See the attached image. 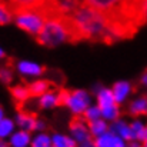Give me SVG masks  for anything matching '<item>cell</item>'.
Instances as JSON below:
<instances>
[{
    "mask_svg": "<svg viewBox=\"0 0 147 147\" xmlns=\"http://www.w3.org/2000/svg\"><path fill=\"white\" fill-rule=\"evenodd\" d=\"M70 17L74 24L79 42L90 40L98 43H113L114 40H119L110 20L84 3H82L80 7L70 14Z\"/></svg>",
    "mask_w": 147,
    "mask_h": 147,
    "instance_id": "1",
    "label": "cell"
},
{
    "mask_svg": "<svg viewBox=\"0 0 147 147\" xmlns=\"http://www.w3.org/2000/svg\"><path fill=\"white\" fill-rule=\"evenodd\" d=\"M86 6L104 14L119 39L129 37L139 27L137 16L129 0H82Z\"/></svg>",
    "mask_w": 147,
    "mask_h": 147,
    "instance_id": "2",
    "label": "cell"
},
{
    "mask_svg": "<svg viewBox=\"0 0 147 147\" xmlns=\"http://www.w3.org/2000/svg\"><path fill=\"white\" fill-rule=\"evenodd\" d=\"M45 47H56L63 43H77L79 37L70 16H47L42 32L36 36Z\"/></svg>",
    "mask_w": 147,
    "mask_h": 147,
    "instance_id": "3",
    "label": "cell"
},
{
    "mask_svg": "<svg viewBox=\"0 0 147 147\" xmlns=\"http://www.w3.org/2000/svg\"><path fill=\"white\" fill-rule=\"evenodd\" d=\"M59 104L69 107L74 116H83L90 107V96L84 90H59Z\"/></svg>",
    "mask_w": 147,
    "mask_h": 147,
    "instance_id": "4",
    "label": "cell"
},
{
    "mask_svg": "<svg viewBox=\"0 0 147 147\" xmlns=\"http://www.w3.org/2000/svg\"><path fill=\"white\" fill-rule=\"evenodd\" d=\"M46 17L47 16L42 10H22L14 13V22L17 27L33 36H37L42 32Z\"/></svg>",
    "mask_w": 147,
    "mask_h": 147,
    "instance_id": "5",
    "label": "cell"
},
{
    "mask_svg": "<svg viewBox=\"0 0 147 147\" xmlns=\"http://www.w3.org/2000/svg\"><path fill=\"white\" fill-rule=\"evenodd\" d=\"M69 129H70V133H71L73 139L77 142V144L92 140V134H90V130H89V123L86 121V119L83 116L73 117L70 124H69Z\"/></svg>",
    "mask_w": 147,
    "mask_h": 147,
    "instance_id": "6",
    "label": "cell"
},
{
    "mask_svg": "<svg viewBox=\"0 0 147 147\" xmlns=\"http://www.w3.org/2000/svg\"><path fill=\"white\" fill-rule=\"evenodd\" d=\"M37 121L39 119L36 117L34 113H32L30 110H24V109H17V117H16V123L22 130L26 131H33L37 130Z\"/></svg>",
    "mask_w": 147,
    "mask_h": 147,
    "instance_id": "7",
    "label": "cell"
},
{
    "mask_svg": "<svg viewBox=\"0 0 147 147\" xmlns=\"http://www.w3.org/2000/svg\"><path fill=\"white\" fill-rule=\"evenodd\" d=\"M94 146L96 147H127L126 140H123L120 136H117L113 131H106L104 134L98 136L94 139Z\"/></svg>",
    "mask_w": 147,
    "mask_h": 147,
    "instance_id": "8",
    "label": "cell"
},
{
    "mask_svg": "<svg viewBox=\"0 0 147 147\" xmlns=\"http://www.w3.org/2000/svg\"><path fill=\"white\" fill-rule=\"evenodd\" d=\"M16 69L20 74L23 76H29V77H37V76H42L45 73V67L37 64V63H33V61H19L16 64Z\"/></svg>",
    "mask_w": 147,
    "mask_h": 147,
    "instance_id": "9",
    "label": "cell"
},
{
    "mask_svg": "<svg viewBox=\"0 0 147 147\" xmlns=\"http://www.w3.org/2000/svg\"><path fill=\"white\" fill-rule=\"evenodd\" d=\"M10 93H11V97L14 98V101L17 104V109L23 107L29 100H32V96H30V92H29L27 84L13 86V87H10Z\"/></svg>",
    "mask_w": 147,
    "mask_h": 147,
    "instance_id": "10",
    "label": "cell"
},
{
    "mask_svg": "<svg viewBox=\"0 0 147 147\" xmlns=\"http://www.w3.org/2000/svg\"><path fill=\"white\" fill-rule=\"evenodd\" d=\"M111 92H113V96L116 98V103L120 104L131 93V84L129 82H117V83H114Z\"/></svg>",
    "mask_w": 147,
    "mask_h": 147,
    "instance_id": "11",
    "label": "cell"
},
{
    "mask_svg": "<svg viewBox=\"0 0 147 147\" xmlns=\"http://www.w3.org/2000/svg\"><path fill=\"white\" fill-rule=\"evenodd\" d=\"M37 106L39 109H53L60 106L59 104V92H46L45 94H42L40 97H37Z\"/></svg>",
    "mask_w": 147,
    "mask_h": 147,
    "instance_id": "12",
    "label": "cell"
},
{
    "mask_svg": "<svg viewBox=\"0 0 147 147\" xmlns=\"http://www.w3.org/2000/svg\"><path fill=\"white\" fill-rule=\"evenodd\" d=\"M110 131L116 133L117 136H120L123 140H133V136H131V129H130V124H127L126 121L123 120H116L111 127H109Z\"/></svg>",
    "mask_w": 147,
    "mask_h": 147,
    "instance_id": "13",
    "label": "cell"
},
{
    "mask_svg": "<svg viewBox=\"0 0 147 147\" xmlns=\"http://www.w3.org/2000/svg\"><path fill=\"white\" fill-rule=\"evenodd\" d=\"M30 143H32V137H30V133L26 130L14 131L9 139V144L11 147H27Z\"/></svg>",
    "mask_w": 147,
    "mask_h": 147,
    "instance_id": "14",
    "label": "cell"
},
{
    "mask_svg": "<svg viewBox=\"0 0 147 147\" xmlns=\"http://www.w3.org/2000/svg\"><path fill=\"white\" fill-rule=\"evenodd\" d=\"M97 104L101 109H106V107H110L113 104H117L116 103V98L113 96V92L110 89H106V87H100L97 90Z\"/></svg>",
    "mask_w": 147,
    "mask_h": 147,
    "instance_id": "15",
    "label": "cell"
},
{
    "mask_svg": "<svg viewBox=\"0 0 147 147\" xmlns=\"http://www.w3.org/2000/svg\"><path fill=\"white\" fill-rule=\"evenodd\" d=\"M50 86H51V82H49V80H34L30 84H27L32 98L40 97L42 94H45L46 92H49Z\"/></svg>",
    "mask_w": 147,
    "mask_h": 147,
    "instance_id": "16",
    "label": "cell"
},
{
    "mask_svg": "<svg viewBox=\"0 0 147 147\" xmlns=\"http://www.w3.org/2000/svg\"><path fill=\"white\" fill-rule=\"evenodd\" d=\"M51 144L53 147H77V142L64 134H54L51 136Z\"/></svg>",
    "mask_w": 147,
    "mask_h": 147,
    "instance_id": "17",
    "label": "cell"
},
{
    "mask_svg": "<svg viewBox=\"0 0 147 147\" xmlns=\"http://www.w3.org/2000/svg\"><path fill=\"white\" fill-rule=\"evenodd\" d=\"M129 111H130L133 116H142V114H147V98L146 97L136 98V100L130 104Z\"/></svg>",
    "mask_w": 147,
    "mask_h": 147,
    "instance_id": "18",
    "label": "cell"
},
{
    "mask_svg": "<svg viewBox=\"0 0 147 147\" xmlns=\"http://www.w3.org/2000/svg\"><path fill=\"white\" fill-rule=\"evenodd\" d=\"M89 130H90V134H92V137H98V136H101V134H104L106 131H109V127H107V124H106V121L103 120V119H98L96 121H92V123H89Z\"/></svg>",
    "mask_w": 147,
    "mask_h": 147,
    "instance_id": "19",
    "label": "cell"
},
{
    "mask_svg": "<svg viewBox=\"0 0 147 147\" xmlns=\"http://www.w3.org/2000/svg\"><path fill=\"white\" fill-rule=\"evenodd\" d=\"M13 17H14V13L10 9V6L4 0H0V24L1 26L9 24L13 20Z\"/></svg>",
    "mask_w": 147,
    "mask_h": 147,
    "instance_id": "20",
    "label": "cell"
},
{
    "mask_svg": "<svg viewBox=\"0 0 147 147\" xmlns=\"http://www.w3.org/2000/svg\"><path fill=\"white\" fill-rule=\"evenodd\" d=\"M14 133V121L10 119L0 120V139L10 137Z\"/></svg>",
    "mask_w": 147,
    "mask_h": 147,
    "instance_id": "21",
    "label": "cell"
},
{
    "mask_svg": "<svg viewBox=\"0 0 147 147\" xmlns=\"http://www.w3.org/2000/svg\"><path fill=\"white\" fill-rule=\"evenodd\" d=\"M120 116V109L117 104H113L110 107H106V109H101V117L106 119V120H110V121H116Z\"/></svg>",
    "mask_w": 147,
    "mask_h": 147,
    "instance_id": "22",
    "label": "cell"
},
{
    "mask_svg": "<svg viewBox=\"0 0 147 147\" xmlns=\"http://www.w3.org/2000/svg\"><path fill=\"white\" fill-rule=\"evenodd\" d=\"M144 124L139 120L133 121L130 124V129H131V136H133V140H139V142H143V133H144Z\"/></svg>",
    "mask_w": 147,
    "mask_h": 147,
    "instance_id": "23",
    "label": "cell"
},
{
    "mask_svg": "<svg viewBox=\"0 0 147 147\" xmlns=\"http://www.w3.org/2000/svg\"><path fill=\"white\" fill-rule=\"evenodd\" d=\"M83 117L86 119L87 123H92V121H96L101 117V110L98 106H90L89 109H86V111L83 113Z\"/></svg>",
    "mask_w": 147,
    "mask_h": 147,
    "instance_id": "24",
    "label": "cell"
},
{
    "mask_svg": "<svg viewBox=\"0 0 147 147\" xmlns=\"http://www.w3.org/2000/svg\"><path fill=\"white\" fill-rule=\"evenodd\" d=\"M51 137L49 134L40 133L32 140V147H51Z\"/></svg>",
    "mask_w": 147,
    "mask_h": 147,
    "instance_id": "25",
    "label": "cell"
},
{
    "mask_svg": "<svg viewBox=\"0 0 147 147\" xmlns=\"http://www.w3.org/2000/svg\"><path fill=\"white\" fill-rule=\"evenodd\" d=\"M137 20L139 24H143L147 22V0H139L137 4Z\"/></svg>",
    "mask_w": 147,
    "mask_h": 147,
    "instance_id": "26",
    "label": "cell"
},
{
    "mask_svg": "<svg viewBox=\"0 0 147 147\" xmlns=\"http://www.w3.org/2000/svg\"><path fill=\"white\" fill-rule=\"evenodd\" d=\"M0 82L4 84H10L13 82V70L10 66L0 67Z\"/></svg>",
    "mask_w": 147,
    "mask_h": 147,
    "instance_id": "27",
    "label": "cell"
},
{
    "mask_svg": "<svg viewBox=\"0 0 147 147\" xmlns=\"http://www.w3.org/2000/svg\"><path fill=\"white\" fill-rule=\"evenodd\" d=\"M129 147H143V144L139 142V140H130L129 143Z\"/></svg>",
    "mask_w": 147,
    "mask_h": 147,
    "instance_id": "28",
    "label": "cell"
},
{
    "mask_svg": "<svg viewBox=\"0 0 147 147\" xmlns=\"http://www.w3.org/2000/svg\"><path fill=\"white\" fill-rule=\"evenodd\" d=\"M131 4H133V7H134V10H136V16H137V4H139V0H129ZM137 23H139V20H137ZM140 26V24H139Z\"/></svg>",
    "mask_w": 147,
    "mask_h": 147,
    "instance_id": "29",
    "label": "cell"
},
{
    "mask_svg": "<svg viewBox=\"0 0 147 147\" xmlns=\"http://www.w3.org/2000/svg\"><path fill=\"white\" fill-rule=\"evenodd\" d=\"M142 83H143L144 86H147V71L143 74V77H142Z\"/></svg>",
    "mask_w": 147,
    "mask_h": 147,
    "instance_id": "30",
    "label": "cell"
},
{
    "mask_svg": "<svg viewBox=\"0 0 147 147\" xmlns=\"http://www.w3.org/2000/svg\"><path fill=\"white\" fill-rule=\"evenodd\" d=\"M0 147H10L9 143H6V142H3L1 139H0Z\"/></svg>",
    "mask_w": 147,
    "mask_h": 147,
    "instance_id": "31",
    "label": "cell"
},
{
    "mask_svg": "<svg viewBox=\"0 0 147 147\" xmlns=\"http://www.w3.org/2000/svg\"><path fill=\"white\" fill-rule=\"evenodd\" d=\"M4 119V110H3V107L0 106V120H3Z\"/></svg>",
    "mask_w": 147,
    "mask_h": 147,
    "instance_id": "32",
    "label": "cell"
},
{
    "mask_svg": "<svg viewBox=\"0 0 147 147\" xmlns=\"http://www.w3.org/2000/svg\"><path fill=\"white\" fill-rule=\"evenodd\" d=\"M147 140V126L144 127V133H143V142H146Z\"/></svg>",
    "mask_w": 147,
    "mask_h": 147,
    "instance_id": "33",
    "label": "cell"
},
{
    "mask_svg": "<svg viewBox=\"0 0 147 147\" xmlns=\"http://www.w3.org/2000/svg\"><path fill=\"white\" fill-rule=\"evenodd\" d=\"M4 56H6V54H4V51H3V50L0 49V59H3Z\"/></svg>",
    "mask_w": 147,
    "mask_h": 147,
    "instance_id": "34",
    "label": "cell"
},
{
    "mask_svg": "<svg viewBox=\"0 0 147 147\" xmlns=\"http://www.w3.org/2000/svg\"><path fill=\"white\" fill-rule=\"evenodd\" d=\"M143 147H147V140L146 142H143Z\"/></svg>",
    "mask_w": 147,
    "mask_h": 147,
    "instance_id": "35",
    "label": "cell"
},
{
    "mask_svg": "<svg viewBox=\"0 0 147 147\" xmlns=\"http://www.w3.org/2000/svg\"><path fill=\"white\" fill-rule=\"evenodd\" d=\"M93 147H96V146H93Z\"/></svg>",
    "mask_w": 147,
    "mask_h": 147,
    "instance_id": "36",
    "label": "cell"
},
{
    "mask_svg": "<svg viewBox=\"0 0 147 147\" xmlns=\"http://www.w3.org/2000/svg\"><path fill=\"white\" fill-rule=\"evenodd\" d=\"M51 147H53V146H51Z\"/></svg>",
    "mask_w": 147,
    "mask_h": 147,
    "instance_id": "37",
    "label": "cell"
}]
</instances>
